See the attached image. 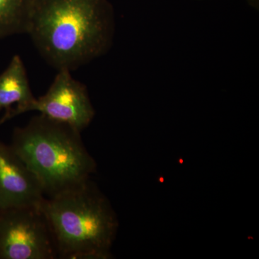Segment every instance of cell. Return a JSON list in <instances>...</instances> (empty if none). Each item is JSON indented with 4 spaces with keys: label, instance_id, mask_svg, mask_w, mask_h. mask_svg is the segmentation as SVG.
I'll list each match as a JSON object with an SVG mask.
<instances>
[{
    "label": "cell",
    "instance_id": "5b68a950",
    "mask_svg": "<svg viewBox=\"0 0 259 259\" xmlns=\"http://www.w3.org/2000/svg\"><path fill=\"white\" fill-rule=\"evenodd\" d=\"M32 111L68 124L80 133L88 127L95 115L86 87L74 79L67 70L58 71L47 93L35 98L25 113Z\"/></svg>",
    "mask_w": 259,
    "mask_h": 259
},
{
    "label": "cell",
    "instance_id": "52a82bcc",
    "mask_svg": "<svg viewBox=\"0 0 259 259\" xmlns=\"http://www.w3.org/2000/svg\"><path fill=\"white\" fill-rule=\"evenodd\" d=\"M35 99L25 65L20 56H15L0 74V110H6L0 125L8 119L25 113L27 107Z\"/></svg>",
    "mask_w": 259,
    "mask_h": 259
},
{
    "label": "cell",
    "instance_id": "7a4b0ae2",
    "mask_svg": "<svg viewBox=\"0 0 259 259\" xmlns=\"http://www.w3.org/2000/svg\"><path fill=\"white\" fill-rule=\"evenodd\" d=\"M81 134L41 114L15 129L10 146L37 177L46 197L82 185L96 171Z\"/></svg>",
    "mask_w": 259,
    "mask_h": 259
},
{
    "label": "cell",
    "instance_id": "3957f363",
    "mask_svg": "<svg viewBox=\"0 0 259 259\" xmlns=\"http://www.w3.org/2000/svg\"><path fill=\"white\" fill-rule=\"evenodd\" d=\"M40 209L50 227L58 258H111L118 220L108 199L90 180L47 197Z\"/></svg>",
    "mask_w": 259,
    "mask_h": 259
},
{
    "label": "cell",
    "instance_id": "9c48e42d",
    "mask_svg": "<svg viewBox=\"0 0 259 259\" xmlns=\"http://www.w3.org/2000/svg\"><path fill=\"white\" fill-rule=\"evenodd\" d=\"M248 5L255 10L259 9V0H247Z\"/></svg>",
    "mask_w": 259,
    "mask_h": 259
},
{
    "label": "cell",
    "instance_id": "8992f818",
    "mask_svg": "<svg viewBox=\"0 0 259 259\" xmlns=\"http://www.w3.org/2000/svg\"><path fill=\"white\" fill-rule=\"evenodd\" d=\"M46 198L31 170L10 145L0 142V210L40 207Z\"/></svg>",
    "mask_w": 259,
    "mask_h": 259
},
{
    "label": "cell",
    "instance_id": "ba28073f",
    "mask_svg": "<svg viewBox=\"0 0 259 259\" xmlns=\"http://www.w3.org/2000/svg\"><path fill=\"white\" fill-rule=\"evenodd\" d=\"M36 0H0V38L28 33Z\"/></svg>",
    "mask_w": 259,
    "mask_h": 259
},
{
    "label": "cell",
    "instance_id": "6da1fadb",
    "mask_svg": "<svg viewBox=\"0 0 259 259\" xmlns=\"http://www.w3.org/2000/svg\"><path fill=\"white\" fill-rule=\"evenodd\" d=\"M115 27L107 0H36L28 34L48 64L71 71L106 54Z\"/></svg>",
    "mask_w": 259,
    "mask_h": 259
},
{
    "label": "cell",
    "instance_id": "277c9868",
    "mask_svg": "<svg viewBox=\"0 0 259 259\" xmlns=\"http://www.w3.org/2000/svg\"><path fill=\"white\" fill-rule=\"evenodd\" d=\"M55 258V242L40 206L0 210V259Z\"/></svg>",
    "mask_w": 259,
    "mask_h": 259
}]
</instances>
